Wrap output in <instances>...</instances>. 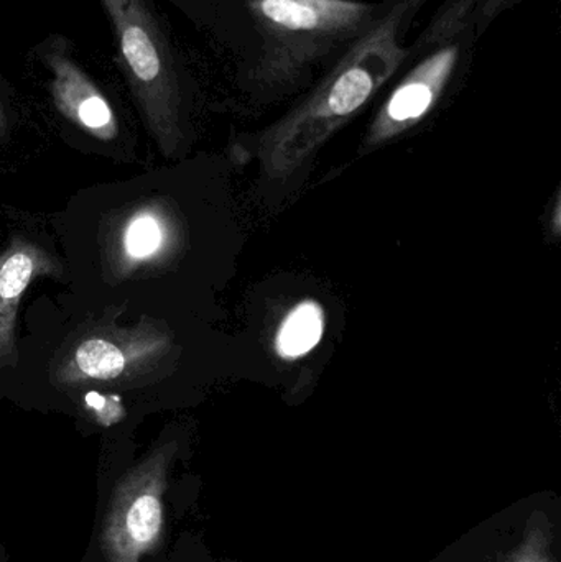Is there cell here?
<instances>
[{
    "label": "cell",
    "mask_w": 561,
    "mask_h": 562,
    "mask_svg": "<svg viewBox=\"0 0 561 562\" xmlns=\"http://www.w3.org/2000/svg\"><path fill=\"white\" fill-rule=\"evenodd\" d=\"M382 3L362 0H249L259 33L254 78L272 88L295 85L322 65H333L369 26Z\"/></svg>",
    "instance_id": "6da1fadb"
},
{
    "label": "cell",
    "mask_w": 561,
    "mask_h": 562,
    "mask_svg": "<svg viewBox=\"0 0 561 562\" xmlns=\"http://www.w3.org/2000/svg\"><path fill=\"white\" fill-rule=\"evenodd\" d=\"M117 38L132 91L158 140L177 134V68L170 48L144 0H101Z\"/></svg>",
    "instance_id": "7a4b0ae2"
},
{
    "label": "cell",
    "mask_w": 561,
    "mask_h": 562,
    "mask_svg": "<svg viewBox=\"0 0 561 562\" xmlns=\"http://www.w3.org/2000/svg\"><path fill=\"white\" fill-rule=\"evenodd\" d=\"M476 38V26L470 25L450 40L415 56L408 63L412 66L407 75L395 86L385 102L381 127H402L424 117L448 85L457 78V72L463 71Z\"/></svg>",
    "instance_id": "3957f363"
},
{
    "label": "cell",
    "mask_w": 561,
    "mask_h": 562,
    "mask_svg": "<svg viewBox=\"0 0 561 562\" xmlns=\"http://www.w3.org/2000/svg\"><path fill=\"white\" fill-rule=\"evenodd\" d=\"M45 61L52 71V94L58 111L92 137L114 140L117 117L94 82L56 45L46 49Z\"/></svg>",
    "instance_id": "277c9868"
},
{
    "label": "cell",
    "mask_w": 561,
    "mask_h": 562,
    "mask_svg": "<svg viewBox=\"0 0 561 562\" xmlns=\"http://www.w3.org/2000/svg\"><path fill=\"white\" fill-rule=\"evenodd\" d=\"M52 256L23 240L0 254V367L16 362L15 317L20 297L36 277L55 276Z\"/></svg>",
    "instance_id": "5b68a950"
},
{
    "label": "cell",
    "mask_w": 561,
    "mask_h": 562,
    "mask_svg": "<svg viewBox=\"0 0 561 562\" xmlns=\"http://www.w3.org/2000/svg\"><path fill=\"white\" fill-rule=\"evenodd\" d=\"M158 342L148 340L147 334L124 339L92 336L76 346L69 360L66 379L69 382H85V380H114L127 372L131 363L145 362Z\"/></svg>",
    "instance_id": "8992f818"
},
{
    "label": "cell",
    "mask_w": 561,
    "mask_h": 562,
    "mask_svg": "<svg viewBox=\"0 0 561 562\" xmlns=\"http://www.w3.org/2000/svg\"><path fill=\"white\" fill-rule=\"evenodd\" d=\"M165 239L167 233L160 216L154 210L138 211L122 231L121 249L124 259L131 263L154 260L164 249Z\"/></svg>",
    "instance_id": "52a82bcc"
},
{
    "label": "cell",
    "mask_w": 561,
    "mask_h": 562,
    "mask_svg": "<svg viewBox=\"0 0 561 562\" xmlns=\"http://www.w3.org/2000/svg\"><path fill=\"white\" fill-rule=\"evenodd\" d=\"M323 313L318 304L303 303L287 317L277 337V350L283 357H300L322 339Z\"/></svg>",
    "instance_id": "ba28073f"
},
{
    "label": "cell",
    "mask_w": 561,
    "mask_h": 562,
    "mask_svg": "<svg viewBox=\"0 0 561 562\" xmlns=\"http://www.w3.org/2000/svg\"><path fill=\"white\" fill-rule=\"evenodd\" d=\"M164 524V510L160 501L154 494H141L128 504L122 515V531L125 547L135 551L147 548L157 540Z\"/></svg>",
    "instance_id": "9c48e42d"
},
{
    "label": "cell",
    "mask_w": 561,
    "mask_h": 562,
    "mask_svg": "<svg viewBox=\"0 0 561 562\" xmlns=\"http://www.w3.org/2000/svg\"><path fill=\"white\" fill-rule=\"evenodd\" d=\"M86 405L98 415L99 422L108 426L117 423L124 413L119 396H104L101 393L91 392L86 395Z\"/></svg>",
    "instance_id": "30bf717a"
},
{
    "label": "cell",
    "mask_w": 561,
    "mask_h": 562,
    "mask_svg": "<svg viewBox=\"0 0 561 562\" xmlns=\"http://www.w3.org/2000/svg\"><path fill=\"white\" fill-rule=\"evenodd\" d=\"M519 2L520 0H481L473 15L476 36H480L486 30V26L491 25L493 20H496L501 13L506 12L507 9Z\"/></svg>",
    "instance_id": "8fae6325"
},
{
    "label": "cell",
    "mask_w": 561,
    "mask_h": 562,
    "mask_svg": "<svg viewBox=\"0 0 561 562\" xmlns=\"http://www.w3.org/2000/svg\"><path fill=\"white\" fill-rule=\"evenodd\" d=\"M509 562H549V558H547L546 550H543V543L540 541V538L534 537L532 540L527 541L524 550Z\"/></svg>",
    "instance_id": "7c38bea8"
},
{
    "label": "cell",
    "mask_w": 561,
    "mask_h": 562,
    "mask_svg": "<svg viewBox=\"0 0 561 562\" xmlns=\"http://www.w3.org/2000/svg\"><path fill=\"white\" fill-rule=\"evenodd\" d=\"M7 127V119L5 112H3L2 102H0V134L5 131Z\"/></svg>",
    "instance_id": "4fadbf2b"
},
{
    "label": "cell",
    "mask_w": 561,
    "mask_h": 562,
    "mask_svg": "<svg viewBox=\"0 0 561 562\" xmlns=\"http://www.w3.org/2000/svg\"><path fill=\"white\" fill-rule=\"evenodd\" d=\"M177 2H180V0H177Z\"/></svg>",
    "instance_id": "5bb4252c"
}]
</instances>
